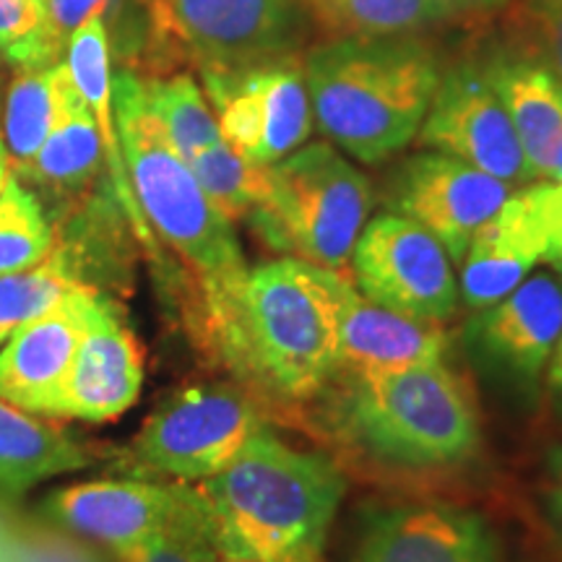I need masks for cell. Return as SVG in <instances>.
<instances>
[{
	"mask_svg": "<svg viewBox=\"0 0 562 562\" xmlns=\"http://www.w3.org/2000/svg\"><path fill=\"white\" fill-rule=\"evenodd\" d=\"M302 74L323 136L378 165L417 138L442 70L412 34H357L311 47Z\"/></svg>",
	"mask_w": 562,
	"mask_h": 562,
	"instance_id": "obj_2",
	"label": "cell"
},
{
	"mask_svg": "<svg viewBox=\"0 0 562 562\" xmlns=\"http://www.w3.org/2000/svg\"><path fill=\"white\" fill-rule=\"evenodd\" d=\"M0 562H104L91 547L66 533L37 529L0 513Z\"/></svg>",
	"mask_w": 562,
	"mask_h": 562,
	"instance_id": "obj_32",
	"label": "cell"
},
{
	"mask_svg": "<svg viewBox=\"0 0 562 562\" xmlns=\"http://www.w3.org/2000/svg\"><path fill=\"white\" fill-rule=\"evenodd\" d=\"M341 284L300 258L248 269L224 349L284 396H313L339 368Z\"/></svg>",
	"mask_w": 562,
	"mask_h": 562,
	"instance_id": "obj_4",
	"label": "cell"
},
{
	"mask_svg": "<svg viewBox=\"0 0 562 562\" xmlns=\"http://www.w3.org/2000/svg\"><path fill=\"white\" fill-rule=\"evenodd\" d=\"M550 266L554 269V273L562 279V258H554V261H550Z\"/></svg>",
	"mask_w": 562,
	"mask_h": 562,
	"instance_id": "obj_40",
	"label": "cell"
},
{
	"mask_svg": "<svg viewBox=\"0 0 562 562\" xmlns=\"http://www.w3.org/2000/svg\"><path fill=\"white\" fill-rule=\"evenodd\" d=\"M66 47L42 0H0V55L9 66L53 68L63 63Z\"/></svg>",
	"mask_w": 562,
	"mask_h": 562,
	"instance_id": "obj_31",
	"label": "cell"
},
{
	"mask_svg": "<svg viewBox=\"0 0 562 562\" xmlns=\"http://www.w3.org/2000/svg\"><path fill=\"white\" fill-rule=\"evenodd\" d=\"M58 245L50 220L37 195L21 186L16 175L0 193V277L30 269Z\"/></svg>",
	"mask_w": 562,
	"mask_h": 562,
	"instance_id": "obj_29",
	"label": "cell"
},
{
	"mask_svg": "<svg viewBox=\"0 0 562 562\" xmlns=\"http://www.w3.org/2000/svg\"><path fill=\"white\" fill-rule=\"evenodd\" d=\"M490 3H492V9H501V5L508 3V0H490Z\"/></svg>",
	"mask_w": 562,
	"mask_h": 562,
	"instance_id": "obj_42",
	"label": "cell"
},
{
	"mask_svg": "<svg viewBox=\"0 0 562 562\" xmlns=\"http://www.w3.org/2000/svg\"><path fill=\"white\" fill-rule=\"evenodd\" d=\"M351 562H497L487 521L456 505H402L364 526Z\"/></svg>",
	"mask_w": 562,
	"mask_h": 562,
	"instance_id": "obj_16",
	"label": "cell"
},
{
	"mask_svg": "<svg viewBox=\"0 0 562 562\" xmlns=\"http://www.w3.org/2000/svg\"><path fill=\"white\" fill-rule=\"evenodd\" d=\"M201 562H266V560L252 558V554H248V552L232 550V547H222V544L211 542L206 550H203Z\"/></svg>",
	"mask_w": 562,
	"mask_h": 562,
	"instance_id": "obj_36",
	"label": "cell"
},
{
	"mask_svg": "<svg viewBox=\"0 0 562 562\" xmlns=\"http://www.w3.org/2000/svg\"><path fill=\"white\" fill-rule=\"evenodd\" d=\"M518 50L562 81V0H529L516 19Z\"/></svg>",
	"mask_w": 562,
	"mask_h": 562,
	"instance_id": "obj_33",
	"label": "cell"
},
{
	"mask_svg": "<svg viewBox=\"0 0 562 562\" xmlns=\"http://www.w3.org/2000/svg\"><path fill=\"white\" fill-rule=\"evenodd\" d=\"M347 422L362 448L402 467H448L480 448L476 406L442 362L360 381Z\"/></svg>",
	"mask_w": 562,
	"mask_h": 562,
	"instance_id": "obj_6",
	"label": "cell"
},
{
	"mask_svg": "<svg viewBox=\"0 0 562 562\" xmlns=\"http://www.w3.org/2000/svg\"><path fill=\"white\" fill-rule=\"evenodd\" d=\"M372 209V186L334 146L311 144L273 161L248 216L273 250L344 271Z\"/></svg>",
	"mask_w": 562,
	"mask_h": 562,
	"instance_id": "obj_5",
	"label": "cell"
},
{
	"mask_svg": "<svg viewBox=\"0 0 562 562\" xmlns=\"http://www.w3.org/2000/svg\"><path fill=\"white\" fill-rule=\"evenodd\" d=\"M188 167H191L203 193L209 195V201L232 224L237 220H248L266 193L269 167L245 159L224 138L195 154L188 161Z\"/></svg>",
	"mask_w": 562,
	"mask_h": 562,
	"instance_id": "obj_27",
	"label": "cell"
},
{
	"mask_svg": "<svg viewBox=\"0 0 562 562\" xmlns=\"http://www.w3.org/2000/svg\"><path fill=\"white\" fill-rule=\"evenodd\" d=\"M83 281L74 273L66 250L55 245L40 263L0 277V341H5L19 326L40 318L70 290Z\"/></svg>",
	"mask_w": 562,
	"mask_h": 562,
	"instance_id": "obj_28",
	"label": "cell"
},
{
	"mask_svg": "<svg viewBox=\"0 0 562 562\" xmlns=\"http://www.w3.org/2000/svg\"><path fill=\"white\" fill-rule=\"evenodd\" d=\"M203 94L222 138L256 165L290 157L313 131L300 55L243 68H203Z\"/></svg>",
	"mask_w": 562,
	"mask_h": 562,
	"instance_id": "obj_9",
	"label": "cell"
},
{
	"mask_svg": "<svg viewBox=\"0 0 562 562\" xmlns=\"http://www.w3.org/2000/svg\"><path fill=\"white\" fill-rule=\"evenodd\" d=\"M214 542L209 533H154V537L112 552L115 562H201V554Z\"/></svg>",
	"mask_w": 562,
	"mask_h": 562,
	"instance_id": "obj_34",
	"label": "cell"
},
{
	"mask_svg": "<svg viewBox=\"0 0 562 562\" xmlns=\"http://www.w3.org/2000/svg\"><path fill=\"white\" fill-rule=\"evenodd\" d=\"M144 351L108 300H97L74 362L63 378L50 417L110 422L136 404Z\"/></svg>",
	"mask_w": 562,
	"mask_h": 562,
	"instance_id": "obj_14",
	"label": "cell"
},
{
	"mask_svg": "<svg viewBox=\"0 0 562 562\" xmlns=\"http://www.w3.org/2000/svg\"><path fill=\"white\" fill-rule=\"evenodd\" d=\"M140 83L154 117L182 159L191 161L206 146L222 140L214 110L191 74L140 79Z\"/></svg>",
	"mask_w": 562,
	"mask_h": 562,
	"instance_id": "obj_26",
	"label": "cell"
},
{
	"mask_svg": "<svg viewBox=\"0 0 562 562\" xmlns=\"http://www.w3.org/2000/svg\"><path fill=\"white\" fill-rule=\"evenodd\" d=\"M328 37L412 34L440 21L492 11L490 0H302Z\"/></svg>",
	"mask_w": 562,
	"mask_h": 562,
	"instance_id": "obj_24",
	"label": "cell"
},
{
	"mask_svg": "<svg viewBox=\"0 0 562 562\" xmlns=\"http://www.w3.org/2000/svg\"><path fill=\"white\" fill-rule=\"evenodd\" d=\"M151 42L203 68L292 58L307 40L302 0H151Z\"/></svg>",
	"mask_w": 562,
	"mask_h": 562,
	"instance_id": "obj_8",
	"label": "cell"
},
{
	"mask_svg": "<svg viewBox=\"0 0 562 562\" xmlns=\"http://www.w3.org/2000/svg\"><path fill=\"white\" fill-rule=\"evenodd\" d=\"M102 161L104 151L100 128H97L94 115H91L89 104L83 102L81 91L76 89L68 66L63 63L58 112H55L53 128L47 133L37 157L21 175L34 182L58 188V191H79L94 180Z\"/></svg>",
	"mask_w": 562,
	"mask_h": 562,
	"instance_id": "obj_23",
	"label": "cell"
},
{
	"mask_svg": "<svg viewBox=\"0 0 562 562\" xmlns=\"http://www.w3.org/2000/svg\"><path fill=\"white\" fill-rule=\"evenodd\" d=\"M266 430L258 412L229 385H193L146 419L117 467L131 474L199 484L211 480Z\"/></svg>",
	"mask_w": 562,
	"mask_h": 562,
	"instance_id": "obj_7",
	"label": "cell"
},
{
	"mask_svg": "<svg viewBox=\"0 0 562 562\" xmlns=\"http://www.w3.org/2000/svg\"><path fill=\"white\" fill-rule=\"evenodd\" d=\"M94 461V448L60 419L0 398V492L19 495L53 476L81 472Z\"/></svg>",
	"mask_w": 562,
	"mask_h": 562,
	"instance_id": "obj_21",
	"label": "cell"
},
{
	"mask_svg": "<svg viewBox=\"0 0 562 562\" xmlns=\"http://www.w3.org/2000/svg\"><path fill=\"white\" fill-rule=\"evenodd\" d=\"M513 186L442 151L414 154L389 186L393 214L409 216L438 237L453 266H461L474 235L510 199Z\"/></svg>",
	"mask_w": 562,
	"mask_h": 562,
	"instance_id": "obj_13",
	"label": "cell"
},
{
	"mask_svg": "<svg viewBox=\"0 0 562 562\" xmlns=\"http://www.w3.org/2000/svg\"><path fill=\"white\" fill-rule=\"evenodd\" d=\"M66 66L74 76L76 89L81 91L83 102L89 104L91 115H94L97 128H100L104 167L110 172V182L115 188L117 201L128 214V220L136 229V235L154 250V232L140 214L136 195H133L128 167H125L121 133H117L115 108H112V53L108 30H104L100 16H91L70 34L66 47Z\"/></svg>",
	"mask_w": 562,
	"mask_h": 562,
	"instance_id": "obj_22",
	"label": "cell"
},
{
	"mask_svg": "<svg viewBox=\"0 0 562 562\" xmlns=\"http://www.w3.org/2000/svg\"><path fill=\"white\" fill-rule=\"evenodd\" d=\"M558 490H560V497H562V456L558 461Z\"/></svg>",
	"mask_w": 562,
	"mask_h": 562,
	"instance_id": "obj_41",
	"label": "cell"
},
{
	"mask_svg": "<svg viewBox=\"0 0 562 562\" xmlns=\"http://www.w3.org/2000/svg\"><path fill=\"white\" fill-rule=\"evenodd\" d=\"M91 286L81 284L60 297L47 313L19 326L0 344V398L21 409L50 417L63 378L74 362L94 302Z\"/></svg>",
	"mask_w": 562,
	"mask_h": 562,
	"instance_id": "obj_15",
	"label": "cell"
},
{
	"mask_svg": "<svg viewBox=\"0 0 562 562\" xmlns=\"http://www.w3.org/2000/svg\"><path fill=\"white\" fill-rule=\"evenodd\" d=\"M446 347L448 339L440 321L414 318L378 305L344 279L339 364L355 372L357 381L440 362Z\"/></svg>",
	"mask_w": 562,
	"mask_h": 562,
	"instance_id": "obj_17",
	"label": "cell"
},
{
	"mask_svg": "<svg viewBox=\"0 0 562 562\" xmlns=\"http://www.w3.org/2000/svg\"><path fill=\"white\" fill-rule=\"evenodd\" d=\"M547 180H562V146H560L558 157H554V161H552L550 178H547Z\"/></svg>",
	"mask_w": 562,
	"mask_h": 562,
	"instance_id": "obj_39",
	"label": "cell"
},
{
	"mask_svg": "<svg viewBox=\"0 0 562 562\" xmlns=\"http://www.w3.org/2000/svg\"><path fill=\"white\" fill-rule=\"evenodd\" d=\"M364 297L414 318L446 321L459 305V281L438 237L409 216L381 214L351 252Z\"/></svg>",
	"mask_w": 562,
	"mask_h": 562,
	"instance_id": "obj_11",
	"label": "cell"
},
{
	"mask_svg": "<svg viewBox=\"0 0 562 562\" xmlns=\"http://www.w3.org/2000/svg\"><path fill=\"white\" fill-rule=\"evenodd\" d=\"M47 13L66 45L83 21L100 16L108 30L110 53L123 63L136 60L151 45V16L140 13L136 0H47Z\"/></svg>",
	"mask_w": 562,
	"mask_h": 562,
	"instance_id": "obj_30",
	"label": "cell"
},
{
	"mask_svg": "<svg viewBox=\"0 0 562 562\" xmlns=\"http://www.w3.org/2000/svg\"><path fill=\"white\" fill-rule=\"evenodd\" d=\"M66 63V60H63ZM63 63L53 68L19 70L3 104V133L13 175H21L37 157L58 112Z\"/></svg>",
	"mask_w": 562,
	"mask_h": 562,
	"instance_id": "obj_25",
	"label": "cell"
},
{
	"mask_svg": "<svg viewBox=\"0 0 562 562\" xmlns=\"http://www.w3.org/2000/svg\"><path fill=\"white\" fill-rule=\"evenodd\" d=\"M544 258L547 235L539 216L537 182H529L518 193H510L469 243L461 261L459 292L467 305L484 311L516 290Z\"/></svg>",
	"mask_w": 562,
	"mask_h": 562,
	"instance_id": "obj_18",
	"label": "cell"
},
{
	"mask_svg": "<svg viewBox=\"0 0 562 562\" xmlns=\"http://www.w3.org/2000/svg\"><path fill=\"white\" fill-rule=\"evenodd\" d=\"M552 381L558 389L562 391V336L558 341V347H554V360H552Z\"/></svg>",
	"mask_w": 562,
	"mask_h": 562,
	"instance_id": "obj_38",
	"label": "cell"
},
{
	"mask_svg": "<svg viewBox=\"0 0 562 562\" xmlns=\"http://www.w3.org/2000/svg\"><path fill=\"white\" fill-rule=\"evenodd\" d=\"M0 344H3V341H0Z\"/></svg>",
	"mask_w": 562,
	"mask_h": 562,
	"instance_id": "obj_44",
	"label": "cell"
},
{
	"mask_svg": "<svg viewBox=\"0 0 562 562\" xmlns=\"http://www.w3.org/2000/svg\"><path fill=\"white\" fill-rule=\"evenodd\" d=\"M482 70L508 112L533 180H547L562 146V81L521 50L492 53Z\"/></svg>",
	"mask_w": 562,
	"mask_h": 562,
	"instance_id": "obj_20",
	"label": "cell"
},
{
	"mask_svg": "<svg viewBox=\"0 0 562 562\" xmlns=\"http://www.w3.org/2000/svg\"><path fill=\"white\" fill-rule=\"evenodd\" d=\"M42 513L66 533L108 547L110 552L144 542L154 533L214 531L199 484L191 487L182 482H83L47 495Z\"/></svg>",
	"mask_w": 562,
	"mask_h": 562,
	"instance_id": "obj_10",
	"label": "cell"
},
{
	"mask_svg": "<svg viewBox=\"0 0 562 562\" xmlns=\"http://www.w3.org/2000/svg\"><path fill=\"white\" fill-rule=\"evenodd\" d=\"M537 203L547 235L544 261L550 263L554 258H562V180L537 182Z\"/></svg>",
	"mask_w": 562,
	"mask_h": 562,
	"instance_id": "obj_35",
	"label": "cell"
},
{
	"mask_svg": "<svg viewBox=\"0 0 562 562\" xmlns=\"http://www.w3.org/2000/svg\"><path fill=\"white\" fill-rule=\"evenodd\" d=\"M199 490L216 544L266 562H321L344 480L328 459L294 451L261 430Z\"/></svg>",
	"mask_w": 562,
	"mask_h": 562,
	"instance_id": "obj_3",
	"label": "cell"
},
{
	"mask_svg": "<svg viewBox=\"0 0 562 562\" xmlns=\"http://www.w3.org/2000/svg\"><path fill=\"white\" fill-rule=\"evenodd\" d=\"M417 138L427 149L469 161L508 186L533 182L521 140L482 66L461 63L440 74Z\"/></svg>",
	"mask_w": 562,
	"mask_h": 562,
	"instance_id": "obj_12",
	"label": "cell"
},
{
	"mask_svg": "<svg viewBox=\"0 0 562 562\" xmlns=\"http://www.w3.org/2000/svg\"><path fill=\"white\" fill-rule=\"evenodd\" d=\"M42 3H45V5H47V0H42Z\"/></svg>",
	"mask_w": 562,
	"mask_h": 562,
	"instance_id": "obj_43",
	"label": "cell"
},
{
	"mask_svg": "<svg viewBox=\"0 0 562 562\" xmlns=\"http://www.w3.org/2000/svg\"><path fill=\"white\" fill-rule=\"evenodd\" d=\"M562 336V279L539 271L487 307L476 321V341L492 360L537 378Z\"/></svg>",
	"mask_w": 562,
	"mask_h": 562,
	"instance_id": "obj_19",
	"label": "cell"
},
{
	"mask_svg": "<svg viewBox=\"0 0 562 562\" xmlns=\"http://www.w3.org/2000/svg\"><path fill=\"white\" fill-rule=\"evenodd\" d=\"M13 180V167H11V159H9V151H5V144H3V133H0V193L5 191V186Z\"/></svg>",
	"mask_w": 562,
	"mask_h": 562,
	"instance_id": "obj_37",
	"label": "cell"
},
{
	"mask_svg": "<svg viewBox=\"0 0 562 562\" xmlns=\"http://www.w3.org/2000/svg\"><path fill=\"white\" fill-rule=\"evenodd\" d=\"M112 108L140 214L199 279L211 328L224 347L248 277L232 222L216 211L188 161L175 151L146 102L140 76L128 68L112 74Z\"/></svg>",
	"mask_w": 562,
	"mask_h": 562,
	"instance_id": "obj_1",
	"label": "cell"
}]
</instances>
